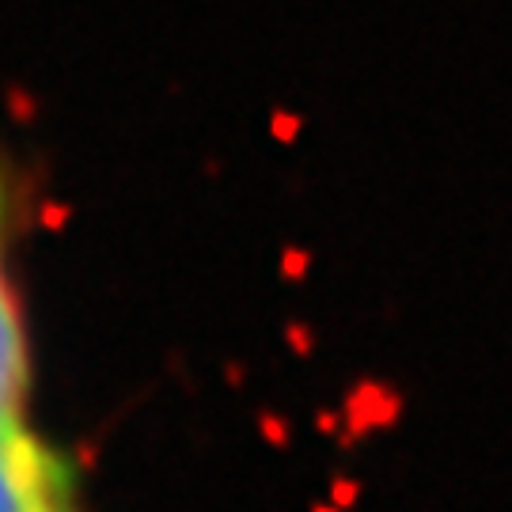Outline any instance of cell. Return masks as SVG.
Returning <instances> with one entry per match:
<instances>
[{
	"instance_id": "cell-7",
	"label": "cell",
	"mask_w": 512,
	"mask_h": 512,
	"mask_svg": "<svg viewBox=\"0 0 512 512\" xmlns=\"http://www.w3.org/2000/svg\"><path fill=\"white\" fill-rule=\"evenodd\" d=\"M342 421H346V418H338L334 410H319L315 425H319V433H338V429H342Z\"/></svg>"
},
{
	"instance_id": "cell-5",
	"label": "cell",
	"mask_w": 512,
	"mask_h": 512,
	"mask_svg": "<svg viewBox=\"0 0 512 512\" xmlns=\"http://www.w3.org/2000/svg\"><path fill=\"white\" fill-rule=\"evenodd\" d=\"M289 342H293V349L300 353V357H308L311 353V330L296 323V327H289Z\"/></svg>"
},
{
	"instance_id": "cell-3",
	"label": "cell",
	"mask_w": 512,
	"mask_h": 512,
	"mask_svg": "<svg viewBox=\"0 0 512 512\" xmlns=\"http://www.w3.org/2000/svg\"><path fill=\"white\" fill-rule=\"evenodd\" d=\"M403 391L399 387L384 384V380H361V384L349 391L346 399V437L342 444L368 437V433H380V429H395L403 421Z\"/></svg>"
},
{
	"instance_id": "cell-8",
	"label": "cell",
	"mask_w": 512,
	"mask_h": 512,
	"mask_svg": "<svg viewBox=\"0 0 512 512\" xmlns=\"http://www.w3.org/2000/svg\"><path fill=\"white\" fill-rule=\"evenodd\" d=\"M311 512H342V509H338V505H315Z\"/></svg>"
},
{
	"instance_id": "cell-4",
	"label": "cell",
	"mask_w": 512,
	"mask_h": 512,
	"mask_svg": "<svg viewBox=\"0 0 512 512\" xmlns=\"http://www.w3.org/2000/svg\"><path fill=\"white\" fill-rule=\"evenodd\" d=\"M330 497H334V505H338L342 512L353 509V505L361 501V482H357V478L338 475L334 478V486H330Z\"/></svg>"
},
{
	"instance_id": "cell-1",
	"label": "cell",
	"mask_w": 512,
	"mask_h": 512,
	"mask_svg": "<svg viewBox=\"0 0 512 512\" xmlns=\"http://www.w3.org/2000/svg\"><path fill=\"white\" fill-rule=\"evenodd\" d=\"M0 512H73L65 459L38 444L23 418H0Z\"/></svg>"
},
{
	"instance_id": "cell-2",
	"label": "cell",
	"mask_w": 512,
	"mask_h": 512,
	"mask_svg": "<svg viewBox=\"0 0 512 512\" xmlns=\"http://www.w3.org/2000/svg\"><path fill=\"white\" fill-rule=\"evenodd\" d=\"M0 232H4V179H0ZM23 399H27V346L19 330L16 300L8 293L0 266V418H23Z\"/></svg>"
},
{
	"instance_id": "cell-6",
	"label": "cell",
	"mask_w": 512,
	"mask_h": 512,
	"mask_svg": "<svg viewBox=\"0 0 512 512\" xmlns=\"http://www.w3.org/2000/svg\"><path fill=\"white\" fill-rule=\"evenodd\" d=\"M266 437L274 440L277 448H285V444H289V425L281 418H266Z\"/></svg>"
}]
</instances>
